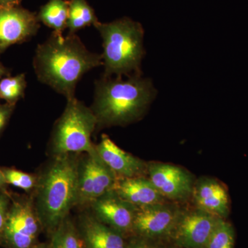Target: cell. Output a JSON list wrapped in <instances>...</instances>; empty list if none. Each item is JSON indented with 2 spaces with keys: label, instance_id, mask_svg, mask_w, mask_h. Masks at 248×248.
<instances>
[{
  "label": "cell",
  "instance_id": "obj_1",
  "mask_svg": "<svg viewBox=\"0 0 248 248\" xmlns=\"http://www.w3.org/2000/svg\"><path fill=\"white\" fill-rule=\"evenodd\" d=\"M102 57L85 46L77 34L52 32L37 45L32 66L37 79L67 99L75 97L77 85L88 72L102 66Z\"/></svg>",
  "mask_w": 248,
  "mask_h": 248
},
{
  "label": "cell",
  "instance_id": "obj_16",
  "mask_svg": "<svg viewBox=\"0 0 248 248\" xmlns=\"http://www.w3.org/2000/svg\"><path fill=\"white\" fill-rule=\"evenodd\" d=\"M39 20L57 33L63 34L67 29L68 17V0H49L40 8Z\"/></svg>",
  "mask_w": 248,
  "mask_h": 248
},
{
  "label": "cell",
  "instance_id": "obj_12",
  "mask_svg": "<svg viewBox=\"0 0 248 248\" xmlns=\"http://www.w3.org/2000/svg\"><path fill=\"white\" fill-rule=\"evenodd\" d=\"M94 148L99 157L117 178L142 177L147 170L148 166L144 161L124 151L107 135L103 134Z\"/></svg>",
  "mask_w": 248,
  "mask_h": 248
},
{
  "label": "cell",
  "instance_id": "obj_2",
  "mask_svg": "<svg viewBox=\"0 0 248 248\" xmlns=\"http://www.w3.org/2000/svg\"><path fill=\"white\" fill-rule=\"evenodd\" d=\"M151 80L141 75L123 79L122 77H102L94 83L91 109L97 120V128L125 126L142 118L154 99Z\"/></svg>",
  "mask_w": 248,
  "mask_h": 248
},
{
  "label": "cell",
  "instance_id": "obj_23",
  "mask_svg": "<svg viewBox=\"0 0 248 248\" xmlns=\"http://www.w3.org/2000/svg\"><path fill=\"white\" fill-rule=\"evenodd\" d=\"M16 106L4 103H0V135L4 131L6 125L9 123L11 115L14 112Z\"/></svg>",
  "mask_w": 248,
  "mask_h": 248
},
{
  "label": "cell",
  "instance_id": "obj_18",
  "mask_svg": "<svg viewBox=\"0 0 248 248\" xmlns=\"http://www.w3.org/2000/svg\"><path fill=\"white\" fill-rule=\"evenodd\" d=\"M84 246L79 231L68 217L52 232L49 248H84Z\"/></svg>",
  "mask_w": 248,
  "mask_h": 248
},
{
  "label": "cell",
  "instance_id": "obj_5",
  "mask_svg": "<svg viewBox=\"0 0 248 248\" xmlns=\"http://www.w3.org/2000/svg\"><path fill=\"white\" fill-rule=\"evenodd\" d=\"M97 128V120L91 108L76 97L67 99L63 113L54 125L50 151L53 156L89 154L95 145L91 138Z\"/></svg>",
  "mask_w": 248,
  "mask_h": 248
},
{
  "label": "cell",
  "instance_id": "obj_21",
  "mask_svg": "<svg viewBox=\"0 0 248 248\" xmlns=\"http://www.w3.org/2000/svg\"><path fill=\"white\" fill-rule=\"evenodd\" d=\"M1 170L7 184H11L27 192L35 190L37 183L36 176L9 168H3Z\"/></svg>",
  "mask_w": 248,
  "mask_h": 248
},
{
  "label": "cell",
  "instance_id": "obj_17",
  "mask_svg": "<svg viewBox=\"0 0 248 248\" xmlns=\"http://www.w3.org/2000/svg\"><path fill=\"white\" fill-rule=\"evenodd\" d=\"M98 22L94 9L86 0L68 1V34H77L78 31L94 26Z\"/></svg>",
  "mask_w": 248,
  "mask_h": 248
},
{
  "label": "cell",
  "instance_id": "obj_20",
  "mask_svg": "<svg viewBox=\"0 0 248 248\" xmlns=\"http://www.w3.org/2000/svg\"><path fill=\"white\" fill-rule=\"evenodd\" d=\"M234 227L219 217L205 248H234Z\"/></svg>",
  "mask_w": 248,
  "mask_h": 248
},
{
  "label": "cell",
  "instance_id": "obj_6",
  "mask_svg": "<svg viewBox=\"0 0 248 248\" xmlns=\"http://www.w3.org/2000/svg\"><path fill=\"white\" fill-rule=\"evenodd\" d=\"M42 227L32 199L11 198L1 239L9 248H31Z\"/></svg>",
  "mask_w": 248,
  "mask_h": 248
},
{
  "label": "cell",
  "instance_id": "obj_15",
  "mask_svg": "<svg viewBox=\"0 0 248 248\" xmlns=\"http://www.w3.org/2000/svg\"><path fill=\"white\" fill-rule=\"evenodd\" d=\"M113 190L138 208L164 203V197L151 181L145 177L117 178Z\"/></svg>",
  "mask_w": 248,
  "mask_h": 248
},
{
  "label": "cell",
  "instance_id": "obj_28",
  "mask_svg": "<svg viewBox=\"0 0 248 248\" xmlns=\"http://www.w3.org/2000/svg\"><path fill=\"white\" fill-rule=\"evenodd\" d=\"M31 248H49L46 247V246H45V245L36 244V245H35V246H33V247H32Z\"/></svg>",
  "mask_w": 248,
  "mask_h": 248
},
{
  "label": "cell",
  "instance_id": "obj_25",
  "mask_svg": "<svg viewBox=\"0 0 248 248\" xmlns=\"http://www.w3.org/2000/svg\"><path fill=\"white\" fill-rule=\"evenodd\" d=\"M11 76V71L0 62V80L5 77Z\"/></svg>",
  "mask_w": 248,
  "mask_h": 248
},
{
  "label": "cell",
  "instance_id": "obj_13",
  "mask_svg": "<svg viewBox=\"0 0 248 248\" xmlns=\"http://www.w3.org/2000/svg\"><path fill=\"white\" fill-rule=\"evenodd\" d=\"M194 199L198 208L215 216L226 218L230 213V197L221 183L210 178H202L194 186Z\"/></svg>",
  "mask_w": 248,
  "mask_h": 248
},
{
  "label": "cell",
  "instance_id": "obj_9",
  "mask_svg": "<svg viewBox=\"0 0 248 248\" xmlns=\"http://www.w3.org/2000/svg\"><path fill=\"white\" fill-rule=\"evenodd\" d=\"M180 211L164 203L137 208L133 231L147 238H156L172 234Z\"/></svg>",
  "mask_w": 248,
  "mask_h": 248
},
{
  "label": "cell",
  "instance_id": "obj_11",
  "mask_svg": "<svg viewBox=\"0 0 248 248\" xmlns=\"http://www.w3.org/2000/svg\"><path fill=\"white\" fill-rule=\"evenodd\" d=\"M93 216L121 233L133 231L136 207L121 198L113 190L91 204Z\"/></svg>",
  "mask_w": 248,
  "mask_h": 248
},
{
  "label": "cell",
  "instance_id": "obj_22",
  "mask_svg": "<svg viewBox=\"0 0 248 248\" xmlns=\"http://www.w3.org/2000/svg\"><path fill=\"white\" fill-rule=\"evenodd\" d=\"M11 204V197L6 191L0 190V239Z\"/></svg>",
  "mask_w": 248,
  "mask_h": 248
},
{
  "label": "cell",
  "instance_id": "obj_14",
  "mask_svg": "<svg viewBox=\"0 0 248 248\" xmlns=\"http://www.w3.org/2000/svg\"><path fill=\"white\" fill-rule=\"evenodd\" d=\"M79 232L86 248H126L122 233L99 221L93 215L80 217Z\"/></svg>",
  "mask_w": 248,
  "mask_h": 248
},
{
  "label": "cell",
  "instance_id": "obj_24",
  "mask_svg": "<svg viewBox=\"0 0 248 248\" xmlns=\"http://www.w3.org/2000/svg\"><path fill=\"white\" fill-rule=\"evenodd\" d=\"M22 0H0V7L20 6Z\"/></svg>",
  "mask_w": 248,
  "mask_h": 248
},
{
  "label": "cell",
  "instance_id": "obj_8",
  "mask_svg": "<svg viewBox=\"0 0 248 248\" xmlns=\"http://www.w3.org/2000/svg\"><path fill=\"white\" fill-rule=\"evenodd\" d=\"M219 217L197 208L181 214L172 234L182 248H205Z\"/></svg>",
  "mask_w": 248,
  "mask_h": 248
},
{
  "label": "cell",
  "instance_id": "obj_10",
  "mask_svg": "<svg viewBox=\"0 0 248 248\" xmlns=\"http://www.w3.org/2000/svg\"><path fill=\"white\" fill-rule=\"evenodd\" d=\"M147 171L149 179L164 198L186 200L193 191L192 176L179 166L164 163H152Z\"/></svg>",
  "mask_w": 248,
  "mask_h": 248
},
{
  "label": "cell",
  "instance_id": "obj_4",
  "mask_svg": "<svg viewBox=\"0 0 248 248\" xmlns=\"http://www.w3.org/2000/svg\"><path fill=\"white\" fill-rule=\"evenodd\" d=\"M94 28L102 39L103 77H130L141 75L145 55L144 30L141 24L124 17L113 22H98Z\"/></svg>",
  "mask_w": 248,
  "mask_h": 248
},
{
  "label": "cell",
  "instance_id": "obj_27",
  "mask_svg": "<svg viewBox=\"0 0 248 248\" xmlns=\"http://www.w3.org/2000/svg\"><path fill=\"white\" fill-rule=\"evenodd\" d=\"M7 185V183L5 179L4 173H3L2 170L0 169V190H6V186Z\"/></svg>",
  "mask_w": 248,
  "mask_h": 248
},
{
  "label": "cell",
  "instance_id": "obj_7",
  "mask_svg": "<svg viewBox=\"0 0 248 248\" xmlns=\"http://www.w3.org/2000/svg\"><path fill=\"white\" fill-rule=\"evenodd\" d=\"M40 28L37 14L20 6L0 7V53L36 35Z\"/></svg>",
  "mask_w": 248,
  "mask_h": 248
},
{
  "label": "cell",
  "instance_id": "obj_3",
  "mask_svg": "<svg viewBox=\"0 0 248 248\" xmlns=\"http://www.w3.org/2000/svg\"><path fill=\"white\" fill-rule=\"evenodd\" d=\"M77 155L54 156L37 177L32 200L42 227L49 231H55L78 203L79 159Z\"/></svg>",
  "mask_w": 248,
  "mask_h": 248
},
{
  "label": "cell",
  "instance_id": "obj_26",
  "mask_svg": "<svg viewBox=\"0 0 248 248\" xmlns=\"http://www.w3.org/2000/svg\"><path fill=\"white\" fill-rule=\"evenodd\" d=\"M126 248H156L143 242H136L129 245Z\"/></svg>",
  "mask_w": 248,
  "mask_h": 248
},
{
  "label": "cell",
  "instance_id": "obj_19",
  "mask_svg": "<svg viewBox=\"0 0 248 248\" xmlns=\"http://www.w3.org/2000/svg\"><path fill=\"white\" fill-rule=\"evenodd\" d=\"M27 81L24 73L16 76H7L0 80V99L5 103L16 106L24 98Z\"/></svg>",
  "mask_w": 248,
  "mask_h": 248
}]
</instances>
